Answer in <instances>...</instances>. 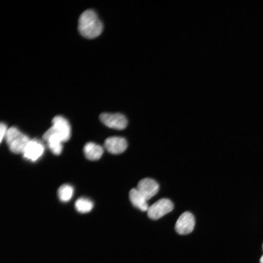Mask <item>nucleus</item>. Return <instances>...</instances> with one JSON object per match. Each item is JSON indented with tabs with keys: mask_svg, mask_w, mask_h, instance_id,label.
<instances>
[{
	"mask_svg": "<svg viewBox=\"0 0 263 263\" xmlns=\"http://www.w3.org/2000/svg\"><path fill=\"white\" fill-rule=\"evenodd\" d=\"M52 130L58 134L63 142H66L71 137V126L68 121L61 115L55 116L52 121Z\"/></svg>",
	"mask_w": 263,
	"mask_h": 263,
	"instance_id": "423d86ee",
	"label": "nucleus"
},
{
	"mask_svg": "<svg viewBox=\"0 0 263 263\" xmlns=\"http://www.w3.org/2000/svg\"><path fill=\"white\" fill-rule=\"evenodd\" d=\"M4 138L10 150L16 154L22 153L30 140L27 135L15 126L8 129Z\"/></svg>",
	"mask_w": 263,
	"mask_h": 263,
	"instance_id": "f03ea898",
	"label": "nucleus"
},
{
	"mask_svg": "<svg viewBox=\"0 0 263 263\" xmlns=\"http://www.w3.org/2000/svg\"><path fill=\"white\" fill-rule=\"evenodd\" d=\"M99 119L108 127L116 130L124 129L128 124L126 117L120 113H104L99 115Z\"/></svg>",
	"mask_w": 263,
	"mask_h": 263,
	"instance_id": "20e7f679",
	"label": "nucleus"
},
{
	"mask_svg": "<svg viewBox=\"0 0 263 263\" xmlns=\"http://www.w3.org/2000/svg\"><path fill=\"white\" fill-rule=\"evenodd\" d=\"M8 129H7L6 125L3 122H1L0 124V142H2L3 138L5 137L6 133Z\"/></svg>",
	"mask_w": 263,
	"mask_h": 263,
	"instance_id": "2eb2a0df",
	"label": "nucleus"
},
{
	"mask_svg": "<svg viewBox=\"0 0 263 263\" xmlns=\"http://www.w3.org/2000/svg\"><path fill=\"white\" fill-rule=\"evenodd\" d=\"M74 194V188L69 184L61 185L57 191L59 199L63 202H67L71 200Z\"/></svg>",
	"mask_w": 263,
	"mask_h": 263,
	"instance_id": "4468645a",
	"label": "nucleus"
},
{
	"mask_svg": "<svg viewBox=\"0 0 263 263\" xmlns=\"http://www.w3.org/2000/svg\"><path fill=\"white\" fill-rule=\"evenodd\" d=\"M44 149V145L40 140L33 139L26 146L22 153L23 157L28 160L35 162L42 155Z\"/></svg>",
	"mask_w": 263,
	"mask_h": 263,
	"instance_id": "39448f33",
	"label": "nucleus"
},
{
	"mask_svg": "<svg viewBox=\"0 0 263 263\" xmlns=\"http://www.w3.org/2000/svg\"><path fill=\"white\" fill-rule=\"evenodd\" d=\"M103 29V24L94 10L87 9L80 15L78 30L84 37L89 39L96 38L101 34Z\"/></svg>",
	"mask_w": 263,
	"mask_h": 263,
	"instance_id": "f257e3e1",
	"label": "nucleus"
},
{
	"mask_svg": "<svg viewBox=\"0 0 263 263\" xmlns=\"http://www.w3.org/2000/svg\"><path fill=\"white\" fill-rule=\"evenodd\" d=\"M42 139L47 142L48 148L54 154L58 155L61 153L63 141L51 128L43 134Z\"/></svg>",
	"mask_w": 263,
	"mask_h": 263,
	"instance_id": "6e6552de",
	"label": "nucleus"
},
{
	"mask_svg": "<svg viewBox=\"0 0 263 263\" xmlns=\"http://www.w3.org/2000/svg\"><path fill=\"white\" fill-rule=\"evenodd\" d=\"M75 207L78 212L85 213L90 212L93 209L94 204L89 199L80 197L76 200Z\"/></svg>",
	"mask_w": 263,
	"mask_h": 263,
	"instance_id": "ddd939ff",
	"label": "nucleus"
},
{
	"mask_svg": "<svg viewBox=\"0 0 263 263\" xmlns=\"http://www.w3.org/2000/svg\"><path fill=\"white\" fill-rule=\"evenodd\" d=\"M129 198L132 204L141 211H147L149 206L147 200L137 188H132L129 192Z\"/></svg>",
	"mask_w": 263,
	"mask_h": 263,
	"instance_id": "f8f14e48",
	"label": "nucleus"
},
{
	"mask_svg": "<svg viewBox=\"0 0 263 263\" xmlns=\"http://www.w3.org/2000/svg\"><path fill=\"white\" fill-rule=\"evenodd\" d=\"M136 188L148 201L158 192L159 185L153 179L146 178L139 181Z\"/></svg>",
	"mask_w": 263,
	"mask_h": 263,
	"instance_id": "1a4fd4ad",
	"label": "nucleus"
},
{
	"mask_svg": "<svg viewBox=\"0 0 263 263\" xmlns=\"http://www.w3.org/2000/svg\"><path fill=\"white\" fill-rule=\"evenodd\" d=\"M173 207V204L170 200L162 198L149 207L147 215L152 220H157L171 211Z\"/></svg>",
	"mask_w": 263,
	"mask_h": 263,
	"instance_id": "7ed1b4c3",
	"label": "nucleus"
},
{
	"mask_svg": "<svg viewBox=\"0 0 263 263\" xmlns=\"http://www.w3.org/2000/svg\"><path fill=\"white\" fill-rule=\"evenodd\" d=\"M195 225L194 216L189 212L182 213L177 220L175 229L181 235H186L191 233Z\"/></svg>",
	"mask_w": 263,
	"mask_h": 263,
	"instance_id": "0eeeda50",
	"label": "nucleus"
},
{
	"mask_svg": "<svg viewBox=\"0 0 263 263\" xmlns=\"http://www.w3.org/2000/svg\"><path fill=\"white\" fill-rule=\"evenodd\" d=\"M104 146L108 152L117 154L125 150L127 147V142L123 137L112 136L105 140Z\"/></svg>",
	"mask_w": 263,
	"mask_h": 263,
	"instance_id": "9d476101",
	"label": "nucleus"
},
{
	"mask_svg": "<svg viewBox=\"0 0 263 263\" xmlns=\"http://www.w3.org/2000/svg\"><path fill=\"white\" fill-rule=\"evenodd\" d=\"M83 151L88 160L94 161L100 158L104 150L100 145L94 142H88L85 145Z\"/></svg>",
	"mask_w": 263,
	"mask_h": 263,
	"instance_id": "9b49d317",
	"label": "nucleus"
},
{
	"mask_svg": "<svg viewBox=\"0 0 263 263\" xmlns=\"http://www.w3.org/2000/svg\"></svg>",
	"mask_w": 263,
	"mask_h": 263,
	"instance_id": "f3484780",
	"label": "nucleus"
},
{
	"mask_svg": "<svg viewBox=\"0 0 263 263\" xmlns=\"http://www.w3.org/2000/svg\"><path fill=\"white\" fill-rule=\"evenodd\" d=\"M260 262V263H263V255L261 257Z\"/></svg>",
	"mask_w": 263,
	"mask_h": 263,
	"instance_id": "dca6fc26",
	"label": "nucleus"
}]
</instances>
